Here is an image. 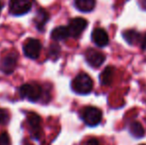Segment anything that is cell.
<instances>
[{
    "label": "cell",
    "mask_w": 146,
    "mask_h": 145,
    "mask_svg": "<svg viewBox=\"0 0 146 145\" xmlns=\"http://www.w3.org/2000/svg\"><path fill=\"white\" fill-rule=\"evenodd\" d=\"M72 89L78 95H88L92 93L94 87V81L92 77L86 73H81L72 81Z\"/></svg>",
    "instance_id": "cell-1"
},
{
    "label": "cell",
    "mask_w": 146,
    "mask_h": 145,
    "mask_svg": "<svg viewBox=\"0 0 146 145\" xmlns=\"http://www.w3.org/2000/svg\"><path fill=\"white\" fill-rule=\"evenodd\" d=\"M81 117L88 126L94 127L98 125L102 119V112L98 107H87L81 111Z\"/></svg>",
    "instance_id": "cell-2"
},
{
    "label": "cell",
    "mask_w": 146,
    "mask_h": 145,
    "mask_svg": "<svg viewBox=\"0 0 146 145\" xmlns=\"http://www.w3.org/2000/svg\"><path fill=\"white\" fill-rule=\"evenodd\" d=\"M19 93L30 101H38L42 97V87L36 83H24L19 87Z\"/></svg>",
    "instance_id": "cell-3"
},
{
    "label": "cell",
    "mask_w": 146,
    "mask_h": 145,
    "mask_svg": "<svg viewBox=\"0 0 146 145\" xmlns=\"http://www.w3.org/2000/svg\"><path fill=\"white\" fill-rule=\"evenodd\" d=\"M18 62V53L10 51L0 58V71L5 75H10L15 71Z\"/></svg>",
    "instance_id": "cell-4"
},
{
    "label": "cell",
    "mask_w": 146,
    "mask_h": 145,
    "mask_svg": "<svg viewBox=\"0 0 146 145\" xmlns=\"http://www.w3.org/2000/svg\"><path fill=\"white\" fill-rule=\"evenodd\" d=\"M34 0H10L9 12L13 16H22L31 10Z\"/></svg>",
    "instance_id": "cell-5"
},
{
    "label": "cell",
    "mask_w": 146,
    "mask_h": 145,
    "mask_svg": "<svg viewBox=\"0 0 146 145\" xmlns=\"http://www.w3.org/2000/svg\"><path fill=\"white\" fill-rule=\"evenodd\" d=\"M41 50H42V44L37 39L30 38L24 43L23 45V53L27 58L29 59H38L40 56Z\"/></svg>",
    "instance_id": "cell-6"
},
{
    "label": "cell",
    "mask_w": 146,
    "mask_h": 145,
    "mask_svg": "<svg viewBox=\"0 0 146 145\" xmlns=\"http://www.w3.org/2000/svg\"><path fill=\"white\" fill-rule=\"evenodd\" d=\"M85 59L87 63L92 68H98L106 61V56L104 53L96 49H88L85 53Z\"/></svg>",
    "instance_id": "cell-7"
},
{
    "label": "cell",
    "mask_w": 146,
    "mask_h": 145,
    "mask_svg": "<svg viewBox=\"0 0 146 145\" xmlns=\"http://www.w3.org/2000/svg\"><path fill=\"white\" fill-rule=\"evenodd\" d=\"M27 123L32 137L39 139L41 135V117L36 112H27Z\"/></svg>",
    "instance_id": "cell-8"
},
{
    "label": "cell",
    "mask_w": 146,
    "mask_h": 145,
    "mask_svg": "<svg viewBox=\"0 0 146 145\" xmlns=\"http://www.w3.org/2000/svg\"><path fill=\"white\" fill-rule=\"evenodd\" d=\"M88 26V21L84 18L77 17L72 19L69 22V25H68V31H69L70 37H74V38H77L83 33L84 30L87 28Z\"/></svg>",
    "instance_id": "cell-9"
},
{
    "label": "cell",
    "mask_w": 146,
    "mask_h": 145,
    "mask_svg": "<svg viewBox=\"0 0 146 145\" xmlns=\"http://www.w3.org/2000/svg\"><path fill=\"white\" fill-rule=\"evenodd\" d=\"M92 39L94 44L100 48L108 46L110 43V37L106 30L102 28H96L92 33Z\"/></svg>",
    "instance_id": "cell-10"
},
{
    "label": "cell",
    "mask_w": 146,
    "mask_h": 145,
    "mask_svg": "<svg viewBox=\"0 0 146 145\" xmlns=\"http://www.w3.org/2000/svg\"><path fill=\"white\" fill-rule=\"evenodd\" d=\"M49 18L50 17H49L48 12L43 8H39L34 18V24L39 31H44L45 25L48 22Z\"/></svg>",
    "instance_id": "cell-11"
},
{
    "label": "cell",
    "mask_w": 146,
    "mask_h": 145,
    "mask_svg": "<svg viewBox=\"0 0 146 145\" xmlns=\"http://www.w3.org/2000/svg\"><path fill=\"white\" fill-rule=\"evenodd\" d=\"M70 37L68 28L65 26H59V27L55 28L51 33V38L56 42H60V41H65Z\"/></svg>",
    "instance_id": "cell-12"
},
{
    "label": "cell",
    "mask_w": 146,
    "mask_h": 145,
    "mask_svg": "<svg viewBox=\"0 0 146 145\" xmlns=\"http://www.w3.org/2000/svg\"><path fill=\"white\" fill-rule=\"evenodd\" d=\"M75 7L81 12H90L96 7V0H75Z\"/></svg>",
    "instance_id": "cell-13"
},
{
    "label": "cell",
    "mask_w": 146,
    "mask_h": 145,
    "mask_svg": "<svg viewBox=\"0 0 146 145\" xmlns=\"http://www.w3.org/2000/svg\"><path fill=\"white\" fill-rule=\"evenodd\" d=\"M129 133L134 138H142L145 135V130L143 128L142 124L137 121H132L129 124Z\"/></svg>",
    "instance_id": "cell-14"
},
{
    "label": "cell",
    "mask_w": 146,
    "mask_h": 145,
    "mask_svg": "<svg viewBox=\"0 0 146 145\" xmlns=\"http://www.w3.org/2000/svg\"><path fill=\"white\" fill-rule=\"evenodd\" d=\"M122 36L125 39V41L130 45H136L140 42L141 36L135 30H125V31H123Z\"/></svg>",
    "instance_id": "cell-15"
},
{
    "label": "cell",
    "mask_w": 146,
    "mask_h": 145,
    "mask_svg": "<svg viewBox=\"0 0 146 145\" xmlns=\"http://www.w3.org/2000/svg\"><path fill=\"white\" fill-rule=\"evenodd\" d=\"M113 73H114V70L112 67H106L100 75V81L102 83V85H110L112 81V79H113Z\"/></svg>",
    "instance_id": "cell-16"
},
{
    "label": "cell",
    "mask_w": 146,
    "mask_h": 145,
    "mask_svg": "<svg viewBox=\"0 0 146 145\" xmlns=\"http://www.w3.org/2000/svg\"><path fill=\"white\" fill-rule=\"evenodd\" d=\"M9 118H10V115L7 110L0 109V124H2V125L7 124L8 121H9Z\"/></svg>",
    "instance_id": "cell-17"
},
{
    "label": "cell",
    "mask_w": 146,
    "mask_h": 145,
    "mask_svg": "<svg viewBox=\"0 0 146 145\" xmlns=\"http://www.w3.org/2000/svg\"><path fill=\"white\" fill-rule=\"evenodd\" d=\"M0 145H11V139L7 132H2L0 134Z\"/></svg>",
    "instance_id": "cell-18"
},
{
    "label": "cell",
    "mask_w": 146,
    "mask_h": 145,
    "mask_svg": "<svg viewBox=\"0 0 146 145\" xmlns=\"http://www.w3.org/2000/svg\"><path fill=\"white\" fill-rule=\"evenodd\" d=\"M85 145H102L100 143V141H98V139H96V138H90V139H88L87 142H86Z\"/></svg>",
    "instance_id": "cell-19"
},
{
    "label": "cell",
    "mask_w": 146,
    "mask_h": 145,
    "mask_svg": "<svg viewBox=\"0 0 146 145\" xmlns=\"http://www.w3.org/2000/svg\"><path fill=\"white\" fill-rule=\"evenodd\" d=\"M139 3H140L141 7L144 10H146V0H139Z\"/></svg>",
    "instance_id": "cell-20"
},
{
    "label": "cell",
    "mask_w": 146,
    "mask_h": 145,
    "mask_svg": "<svg viewBox=\"0 0 146 145\" xmlns=\"http://www.w3.org/2000/svg\"><path fill=\"white\" fill-rule=\"evenodd\" d=\"M141 47H142V49L143 50H146V35L144 37V39H143V41H142V44H141Z\"/></svg>",
    "instance_id": "cell-21"
},
{
    "label": "cell",
    "mask_w": 146,
    "mask_h": 145,
    "mask_svg": "<svg viewBox=\"0 0 146 145\" xmlns=\"http://www.w3.org/2000/svg\"><path fill=\"white\" fill-rule=\"evenodd\" d=\"M1 9H2V4L0 3V12H1Z\"/></svg>",
    "instance_id": "cell-22"
},
{
    "label": "cell",
    "mask_w": 146,
    "mask_h": 145,
    "mask_svg": "<svg viewBox=\"0 0 146 145\" xmlns=\"http://www.w3.org/2000/svg\"><path fill=\"white\" fill-rule=\"evenodd\" d=\"M141 145H146V144H141Z\"/></svg>",
    "instance_id": "cell-23"
}]
</instances>
